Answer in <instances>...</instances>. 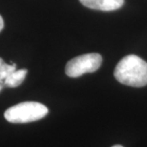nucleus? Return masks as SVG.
Returning <instances> with one entry per match:
<instances>
[{"mask_svg": "<svg viewBox=\"0 0 147 147\" xmlns=\"http://www.w3.org/2000/svg\"><path fill=\"white\" fill-rule=\"evenodd\" d=\"M102 57L98 53H87L71 59L65 66L66 74L77 78L86 73H93L100 68Z\"/></svg>", "mask_w": 147, "mask_h": 147, "instance_id": "3", "label": "nucleus"}, {"mask_svg": "<svg viewBox=\"0 0 147 147\" xmlns=\"http://www.w3.org/2000/svg\"><path fill=\"white\" fill-rule=\"evenodd\" d=\"M114 74L124 85L144 87L147 85V62L136 55H128L118 63Z\"/></svg>", "mask_w": 147, "mask_h": 147, "instance_id": "1", "label": "nucleus"}, {"mask_svg": "<svg viewBox=\"0 0 147 147\" xmlns=\"http://www.w3.org/2000/svg\"><path fill=\"white\" fill-rule=\"evenodd\" d=\"M47 113V108L41 103L26 101L8 108L4 113V117L12 123H26L39 120Z\"/></svg>", "mask_w": 147, "mask_h": 147, "instance_id": "2", "label": "nucleus"}, {"mask_svg": "<svg viewBox=\"0 0 147 147\" xmlns=\"http://www.w3.org/2000/svg\"><path fill=\"white\" fill-rule=\"evenodd\" d=\"M3 87H4V86H3V84H2V83H0V91L3 89Z\"/></svg>", "mask_w": 147, "mask_h": 147, "instance_id": "8", "label": "nucleus"}, {"mask_svg": "<svg viewBox=\"0 0 147 147\" xmlns=\"http://www.w3.org/2000/svg\"><path fill=\"white\" fill-rule=\"evenodd\" d=\"M26 74L27 69H15L7 75V77L3 80V84L8 88H16L23 83Z\"/></svg>", "mask_w": 147, "mask_h": 147, "instance_id": "5", "label": "nucleus"}, {"mask_svg": "<svg viewBox=\"0 0 147 147\" xmlns=\"http://www.w3.org/2000/svg\"><path fill=\"white\" fill-rule=\"evenodd\" d=\"M3 26H4V22H3V17L0 15V32L2 31V30L3 29Z\"/></svg>", "mask_w": 147, "mask_h": 147, "instance_id": "7", "label": "nucleus"}, {"mask_svg": "<svg viewBox=\"0 0 147 147\" xmlns=\"http://www.w3.org/2000/svg\"><path fill=\"white\" fill-rule=\"evenodd\" d=\"M112 147H123V146H120V145H115V146H113Z\"/></svg>", "mask_w": 147, "mask_h": 147, "instance_id": "9", "label": "nucleus"}, {"mask_svg": "<svg viewBox=\"0 0 147 147\" xmlns=\"http://www.w3.org/2000/svg\"><path fill=\"white\" fill-rule=\"evenodd\" d=\"M16 64L8 65L4 62V61L0 57V83L3 84V80L7 77V75L16 69Z\"/></svg>", "mask_w": 147, "mask_h": 147, "instance_id": "6", "label": "nucleus"}, {"mask_svg": "<svg viewBox=\"0 0 147 147\" xmlns=\"http://www.w3.org/2000/svg\"><path fill=\"white\" fill-rule=\"evenodd\" d=\"M85 7L94 10L115 11L119 9L124 3V0H79Z\"/></svg>", "mask_w": 147, "mask_h": 147, "instance_id": "4", "label": "nucleus"}]
</instances>
